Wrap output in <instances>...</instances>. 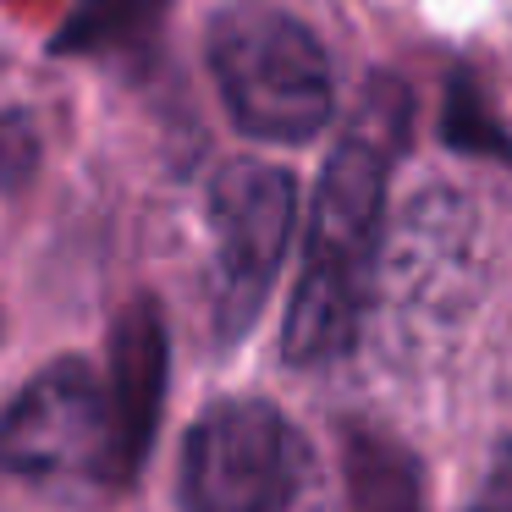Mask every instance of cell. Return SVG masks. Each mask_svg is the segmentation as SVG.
Segmentation results:
<instances>
[{
	"instance_id": "cell-1",
	"label": "cell",
	"mask_w": 512,
	"mask_h": 512,
	"mask_svg": "<svg viewBox=\"0 0 512 512\" xmlns=\"http://www.w3.org/2000/svg\"><path fill=\"white\" fill-rule=\"evenodd\" d=\"M408 122V89L391 72H380L325 160L309 237H303V270L287 303V325H281V353L292 369H325L358 347L380 265L391 166L408 149Z\"/></svg>"
},
{
	"instance_id": "cell-2",
	"label": "cell",
	"mask_w": 512,
	"mask_h": 512,
	"mask_svg": "<svg viewBox=\"0 0 512 512\" xmlns=\"http://www.w3.org/2000/svg\"><path fill=\"white\" fill-rule=\"evenodd\" d=\"M210 78L237 133L259 144H309L336 111V67L309 23L281 0H237L204 39Z\"/></svg>"
},
{
	"instance_id": "cell-3",
	"label": "cell",
	"mask_w": 512,
	"mask_h": 512,
	"mask_svg": "<svg viewBox=\"0 0 512 512\" xmlns=\"http://www.w3.org/2000/svg\"><path fill=\"white\" fill-rule=\"evenodd\" d=\"M309 446L265 397H226L182 441V512H287L303 490Z\"/></svg>"
},
{
	"instance_id": "cell-4",
	"label": "cell",
	"mask_w": 512,
	"mask_h": 512,
	"mask_svg": "<svg viewBox=\"0 0 512 512\" xmlns=\"http://www.w3.org/2000/svg\"><path fill=\"white\" fill-rule=\"evenodd\" d=\"M298 221V182L270 160H232L210 182V314L215 336L243 342L265 314Z\"/></svg>"
},
{
	"instance_id": "cell-5",
	"label": "cell",
	"mask_w": 512,
	"mask_h": 512,
	"mask_svg": "<svg viewBox=\"0 0 512 512\" xmlns=\"http://www.w3.org/2000/svg\"><path fill=\"white\" fill-rule=\"evenodd\" d=\"M105 457H111V413H105V380L89 358L45 364L0 413V468L6 474L105 479Z\"/></svg>"
},
{
	"instance_id": "cell-6",
	"label": "cell",
	"mask_w": 512,
	"mask_h": 512,
	"mask_svg": "<svg viewBox=\"0 0 512 512\" xmlns=\"http://www.w3.org/2000/svg\"><path fill=\"white\" fill-rule=\"evenodd\" d=\"M100 380H105V413H111L105 485H133L138 468L155 452L171 386V331H166V309L155 298H133L116 314Z\"/></svg>"
},
{
	"instance_id": "cell-7",
	"label": "cell",
	"mask_w": 512,
	"mask_h": 512,
	"mask_svg": "<svg viewBox=\"0 0 512 512\" xmlns=\"http://www.w3.org/2000/svg\"><path fill=\"white\" fill-rule=\"evenodd\" d=\"M342 474L353 512H424V474L402 441L380 430H347L342 441Z\"/></svg>"
},
{
	"instance_id": "cell-8",
	"label": "cell",
	"mask_w": 512,
	"mask_h": 512,
	"mask_svg": "<svg viewBox=\"0 0 512 512\" xmlns=\"http://www.w3.org/2000/svg\"><path fill=\"white\" fill-rule=\"evenodd\" d=\"M171 0H78L50 34L56 56H138L155 45Z\"/></svg>"
},
{
	"instance_id": "cell-9",
	"label": "cell",
	"mask_w": 512,
	"mask_h": 512,
	"mask_svg": "<svg viewBox=\"0 0 512 512\" xmlns=\"http://www.w3.org/2000/svg\"><path fill=\"white\" fill-rule=\"evenodd\" d=\"M446 138H452L457 149H479V155L512 160V144L501 138V127L479 111V100H474L468 83H457V89H452V105H446Z\"/></svg>"
},
{
	"instance_id": "cell-10",
	"label": "cell",
	"mask_w": 512,
	"mask_h": 512,
	"mask_svg": "<svg viewBox=\"0 0 512 512\" xmlns=\"http://www.w3.org/2000/svg\"><path fill=\"white\" fill-rule=\"evenodd\" d=\"M468 512H512V441L496 446V457L485 468V485L474 490Z\"/></svg>"
}]
</instances>
